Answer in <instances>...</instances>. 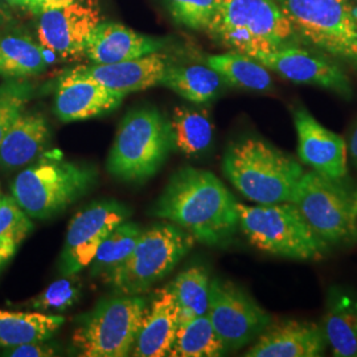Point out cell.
Masks as SVG:
<instances>
[{
	"label": "cell",
	"instance_id": "cell-1",
	"mask_svg": "<svg viewBox=\"0 0 357 357\" xmlns=\"http://www.w3.org/2000/svg\"><path fill=\"white\" fill-rule=\"evenodd\" d=\"M237 200L215 174L183 167L153 205V216L167 220L208 246L229 243L238 229Z\"/></svg>",
	"mask_w": 357,
	"mask_h": 357
},
{
	"label": "cell",
	"instance_id": "cell-2",
	"mask_svg": "<svg viewBox=\"0 0 357 357\" xmlns=\"http://www.w3.org/2000/svg\"><path fill=\"white\" fill-rule=\"evenodd\" d=\"M222 171L233 187L255 204L293 203L305 174L299 160L255 135L230 143Z\"/></svg>",
	"mask_w": 357,
	"mask_h": 357
},
{
	"label": "cell",
	"instance_id": "cell-3",
	"mask_svg": "<svg viewBox=\"0 0 357 357\" xmlns=\"http://www.w3.org/2000/svg\"><path fill=\"white\" fill-rule=\"evenodd\" d=\"M205 32L250 57L301 43L277 0H221Z\"/></svg>",
	"mask_w": 357,
	"mask_h": 357
},
{
	"label": "cell",
	"instance_id": "cell-4",
	"mask_svg": "<svg viewBox=\"0 0 357 357\" xmlns=\"http://www.w3.org/2000/svg\"><path fill=\"white\" fill-rule=\"evenodd\" d=\"M237 213L238 229L264 253L295 261H318L330 250V245L311 229L293 203H237Z\"/></svg>",
	"mask_w": 357,
	"mask_h": 357
},
{
	"label": "cell",
	"instance_id": "cell-5",
	"mask_svg": "<svg viewBox=\"0 0 357 357\" xmlns=\"http://www.w3.org/2000/svg\"><path fill=\"white\" fill-rule=\"evenodd\" d=\"M96 181L97 169L93 166L44 158L13 178L11 193L31 218L47 220L85 196Z\"/></svg>",
	"mask_w": 357,
	"mask_h": 357
},
{
	"label": "cell",
	"instance_id": "cell-6",
	"mask_svg": "<svg viewBox=\"0 0 357 357\" xmlns=\"http://www.w3.org/2000/svg\"><path fill=\"white\" fill-rule=\"evenodd\" d=\"M301 43L357 72V4L354 0H277Z\"/></svg>",
	"mask_w": 357,
	"mask_h": 357
},
{
	"label": "cell",
	"instance_id": "cell-7",
	"mask_svg": "<svg viewBox=\"0 0 357 357\" xmlns=\"http://www.w3.org/2000/svg\"><path fill=\"white\" fill-rule=\"evenodd\" d=\"M172 150L168 119L156 109L142 107L123 118L106 168L118 180L143 183L163 167Z\"/></svg>",
	"mask_w": 357,
	"mask_h": 357
},
{
	"label": "cell",
	"instance_id": "cell-8",
	"mask_svg": "<svg viewBox=\"0 0 357 357\" xmlns=\"http://www.w3.org/2000/svg\"><path fill=\"white\" fill-rule=\"evenodd\" d=\"M293 204L320 238L330 246L357 243V183L331 180L314 171L303 174Z\"/></svg>",
	"mask_w": 357,
	"mask_h": 357
},
{
	"label": "cell",
	"instance_id": "cell-9",
	"mask_svg": "<svg viewBox=\"0 0 357 357\" xmlns=\"http://www.w3.org/2000/svg\"><path fill=\"white\" fill-rule=\"evenodd\" d=\"M193 243L191 234L175 224L155 225L143 230L128 258L101 278L116 294L139 295L176 268Z\"/></svg>",
	"mask_w": 357,
	"mask_h": 357
},
{
	"label": "cell",
	"instance_id": "cell-10",
	"mask_svg": "<svg viewBox=\"0 0 357 357\" xmlns=\"http://www.w3.org/2000/svg\"><path fill=\"white\" fill-rule=\"evenodd\" d=\"M147 299L139 295L105 298L78 320L73 344L81 356L125 357L131 355Z\"/></svg>",
	"mask_w": 357,
	"mask_h": 357
},
{
	"label": "cell",
	"instance_id": "cell-11",
	"mask_svg": "<svg viewBox=\"0 0 357 357\" xmlns=\"http://www.w3.org/2000/svg\"><path fill=\"white\" fill-rule=\"evenodd\" d=\"M206 315L228 351L255 342L273 321L268 311L243 289L220 278L211 281Z\"/></svg>",
	"mask_w": 357,
	"mask_h": 357
},
{
	"label": "cell",
	"instance_id": "cell-12",
	"mask_svg": "<svg viewBox=\"0 0 357 357\" xmlns=\"http://www.w3.org/2000/svg\"><path fill=\"white\" fill-rule=\"evenodd\" d=\"M128 206L116 200H97L77 212L66 231L59 273L63 277H75L89 268L105 238L128 221Z\"/></svg>",
	"mask_w": 357,
	"mask_h": 357
},
{
	"label": "cell",
	"instance_id": "cell-13",
	"mask_svg": "<svg viewBox=\"0 0 357 357\" xmlns=\"http://www.w3.org/2000/svg\"><path fill=\"white\" fill-rule=\"evenodd\" d=\"M253 59L294 84L330 90L345 100H351L354 96L349 77L335 59L311 50V47H303L302 43L287 44L275 51L257 54Z\"/></svg>",
	"mask_w": 357,
	"mask_h": 357
},
{
	"label": "cell",
	"instance_id": "cell-14",
	"mask_svg": "<svg viewBox=\"0 0 357 357\" xmlns=\"http://www.w3.org/2000/svg\"><path fill=\"white\" fill-rule=\"evenodd\" d=\"M40 44L60 57H76L85 47L94 28L102 22L97 0H76L63 7L38 13Z\"/></svg>",
	"mask_w": 357,
	"mask_h": 357
},
{
	"label": "cell",
	"instance_id": "cell-15",
	"mask_svg": "<svg viewBox=\"0 0 357 357\" xmlns=\"http://www.w3.org/2000/svg\"><path fill=\"white\" fill-rule=\"evenodd\" d=\"M293 118L299 162L323 178H348V146L344 139L324 128L305 106H296Z\"/></svg>",
	"mask_w": 357,
	"mask_h": 357
},
{
	"label": "cell",
	"instance_id": "cell-16",
	"mask_svg": "<svg viewBox=\"0 0 357 357\" xmlns=\"http://www.w3.org/2000/svg\"><path fill=\"white\" fill-rule=\"evenodd\" d=\"M169 63L165 53H151L139 59L114 64H94L77 66L64 76L85 78L102 85L107 89L128 94L160 85Z\"/></svg>",
	"mask_w": 357,
	"mask_h": 357
},
{
	"label": "cell",
	"instance_id": "cell-17",
	"mask_svg": "<svg viewBox=\"0 0 357 357\" xmlns=\"http://www.w3.org/2000/svg\"><path fill=\"white\" fill-rule=\"evenodd\" d=\"M323 328L308 320L271 321L252 345L248 357H319L326 354Z\"/></svg>",
	"mask_w": 357,
	"mask_h": 357
},
{
	"label": "cell",
	"instance_id": "cell-18",
	"mask_svg": "<svg viewBox=\"0 0 357 357\" xmlns=\"http://www.w3.org/2000/svg\"><path fill=\"white\" fill-rule=\"evenodd\" d=\"M178 308L171 289L166 286L153 293L144 310L131 355L166 357L178 332Z\"/></svg>",
	"mask_w": 357,
	"mask_h": 357
},
{
	"label": "cell",
	"instance_id": "cell-19",
	"mask_svg": "<svg viewBox=\"0 0 357 357\" xmlns=\"http://www.w3.org/2000/svg\"><path fill=\"white\" fill-rule=\"evenodd\" d=\"M126 94L85 79L63 76L54 97V113L63 122H78L114 112Z\"/></svg>",
	"mask_w": 357,
	"mask_h": 357
},
{
	"label": "cell",
	"instance_id": "cell-20",
	"mask_svg": "<svg viewBox=\"0 0 357 357\" xmlns=\"http://www.w3.org/2000/svg\"><path fill=\"white\" fill-rule=\"evenodd\" d=\"M165 40L141 35L128 26L101 22L88 38L84 54L94 64H114L160 51Z\"/></svg>",
	"mask_w": 357,
	"mask_h": 357
},
{
	"label": "cell",
	"instance_id": "cell-21",
	"mask_svg": "<svg viewBox=\"0 0 357 357\" xmlns=\"http://www.w3.org/2000/svg\"><path fill=\"white\" fill-rule=\"evenodd\" d=\"M51 141V130L38 113L23 112L0 142V168L13 171L40 158Z\"/></svg>",
	"mask_w": 357,
	"mask_h": 357
},
{
	"label": "cell",
	"instance_id": "cell-22",
	"mask_svg": "<svg viewBox=\"0 0 357 357\" xmlns=\"http://www.w3.org/2000/svg\"><path fill=\"white\" fill-rule=\"evenodd\" d=\"M323 332L336 357H357V296L340 286L327 294Z\"/></svg>",
	"mask_w": 357,
	"mask_h": 357
},
{
	"label": "cell",
	"instance_id": "cell-23",
	"mask_svg": "<svg viewBox=\"0 0 357 357\" xmlns=\"http://www.w3.org/2000/svg\"><path fill=\"white\" fill-rule=\"evenodd\" d=\"M64 321L59 314L0 310V348L50 340Z\"/></svg>",
	"mask_w": 357,
	"mask_h": 357
},
{
	"label": "cell",
	"instance_id": "cell-24",
	"mask_svg": "<svg viewBox=\"0 0 357 357\" xmlns=\"http://www.w3.org/2000/svg\"><path fill=\"white\" fill-rule=\"evenodd\" d=\"M160 85L190 102L206 103L216 98L225 82L208 64H169Z\"/></svg>",
	"mask_w": 357,
	"mask_h": 357
},
{
	"label": "cell",
	"instance_id": "cell-25",
	"mask_svg": "<svg viewBox=\"0 0 357 357\" xmlns=\"http://www.w3.org/2000/svg\"><path fill=\"white\" fill-rule=\"evenodd\" d=\"M168 123L172 149L185 156L204 153L213 142V123L206 110L178 106Z\"/></svg>",
	"mask_w": 357,
	"mask_h": 357
},
{
	"label": "cell",
	"instance_id": "cell-26",
	"mask_svg": "<svg viewBox=\"0 0 357 357\" xmlns=\"http://www.w3.org/2000/svg\"><path fill=\"white\" fill-rule=\"evenodd\" d=\"M48 66L41 45L22 33L0 35V77L24 79L38 76Z\"/></svg>",
	"mask_w": 357,
	"mask_h": 357
},
{
	"label": "cell",
	"instance_id": "cell-27",
	"mask_svg": "<svg viewBox=\"0 0 357 357\" xmlns=\"http://www.w3.org/2000/svg\"><path fill=\"white\" fill-rule=\"evenodd\" d=\"M206 64L230 86L261 93L273 89V78L268 68L241 52L209 56Z\"/></svg>",
	"mask_w": 357,
	"mask_h": 357
},
{
	"label": "cell",
	"instance_id": "cell-28",
	"mask_svg": "<svg viewBox=\"0 0 357 357\" xmlns=\"http://www.w3.org/2000/svg\"><path fill=\"white\" fill-rule=\"evenodd\" d=\"M228 352L208 315L178 323V332L168 356L217 357Z\"/></svg>",
	"mask_w": 357,
	"mask_h": 357
},
{
	"label": "cell",
	"instance_id": "cell-29",
	"mask_svg": "<svg viewBox=\"0 0 357 357\" xmlns=\"http://www.w3.org/2000/svg\"><path fill=\"white\" fill-rule=\"evenodd\" d=\"M168 287L176 301L180 323L208 314L211 280L204 268L193 266L181 271Z\"/></svg>",
	"mask_w": 357,
	"mask_h": 357
},
{
	"label": "cell",
	"instance_id": "cell-30",
	"mask_svg": "<svg viewBox=\"0 0 357 357\" xmlns=\"http://www.w3.org/2000/svg\"><path fill=\"white\" fill-rule=\"evenodd\" d=\"M143 233L142 227L135 222L125 221L119 224L101 243L89 265L91 277H103L106 273L121 265Z\"/></svg>",
	"mask_w": 357,
	"mask_h": 357
},
{
	"label": "cell",
	"instance_id": "cell-31",
	"mask_svg": "<svg viewBox=\"0 0 357 357\" xmlns=\"http://www.w3.org/2000/svg\"><path fill=\"white\" fill-rule=\"evenodd\" d=\"M33 224L31 217L16 204L13 196L1 199L0 203V271L17 253L20 245L28 237Z\"/></svg>",
	"mask_w": 357,
	"mask_h": 357
},
{
	"label": "cell",
	"instance_id": "cell-32",
	"mask_svg": "<svg viewBox=\"0 0 357 357\" xmlns=\"http://www.w3.org/2000/svg\"><path fill=\"white\" fill-rule=\"evenodd\" d=\"M81 284L72 277H64L51 283L43 293L32 298L26 307L44 314H60L69 310L79 298Z\"/></svg>",
	"mask_w": 357,
	"mask_h": 357
},
{
	"label": "cell",
	"instance_id": "cell-33",
	"mask_svg": "<svg viewBox=\"0 0 357 357\" xmlns=\"http://www.w3.org/2000/svg\"><path fill=\"white\" fill-rule=\"evenodd\" d=\"M32 93L33 88L26 79H6L0 85V142L13 121L24 112Z\"/></svg>",
	"mask_w": 357,
	"mask_h": 357
},
{
	"label": "cell",
	"instance_id": "cell-34",
	"mask_svg": "<svg viewBox=\"0 0 357 357\" xmlns=\"http://www.w3.org/2000/svg\"><path fill=\"white\" fill-rule=\"evenodd\" d=\"M174 20L195 31H206L221 0H166Z\"/></svg>",
	"mask_w": 357,
	"mask_h": 357
},
{
	"label": "cell",
	"instance_id": "cell-35",
	"mask_svg": "<svg viewBox=\"0 0 357 357\" xmlns=\"http://www.w3.org/2000/svg\"><path fill=\"white\" fill-rule=\"evenodd\" d=\"M44 342H32L26 344L16 345L4 348L0 354L1 356L7 357H48L56 355V348L53 345Z\"/></svg>",
	"mask_w": 357,
	"mask_h": 357
},
{
	"label": "cell",
	"instance_id": "cell-36",
	"mask_svg": "<svg viewBox=\"0 0 357 357\" xmlns=\"http://www.w3.org/2000/svg\"><path fill=\"white\" fill-rule=\"evenodd\" d=\"M73 1H76V0H26L24 8L29 13L38 15V13L47 11V10L70 4Z\"/></svg>",
	"mask_w": 357,
	"mask_h": 357
},
{
	"label": "cell",
	"instance_id": "cell-37",
	"mask_svg": "<svg viewBox=\"0 0 357 357\" xmlns=\"http://www.w3.org/2000/svg\"><path fill=\"white\" fill-rule=\"evenodd\" d=\"M348 155L351 158L352 165L357 168V123L356 126L354 128V131L351 134L349 138V143H348Z\"/></svg>",
	"mask_w": 357,
	"mask_h": 357
},
{
	"label": "cell",
	"instance_id": "cell-38",
	"mask_svg": "<svg viewBox=\"0 0 357 357\" xmlns=\"http://www.w3.org/2000/svg\"><path fill=\"white\" fill-rule=\"evenodd\" d=\"M3 1H6L7 4L13 6V7H23L24 8L26 0H3Z\"/></svg>",
	"mask_w": 357,
	"mask_h": 357
},
{
	"label": "cell",
	"instance_id": "cell-39",
	"mask_svg": "<svg viewBox=\"0 0 357 357\" xmlns=\"http://www.w3.org/2000/svg\"><path fill=\"white\" fill-rule=\"evenodd\" d=\"M0 203H1V192H0Z\"/></svg>",
	"mask_w": 357,
	"mask_h": 357
}]
</instances>
